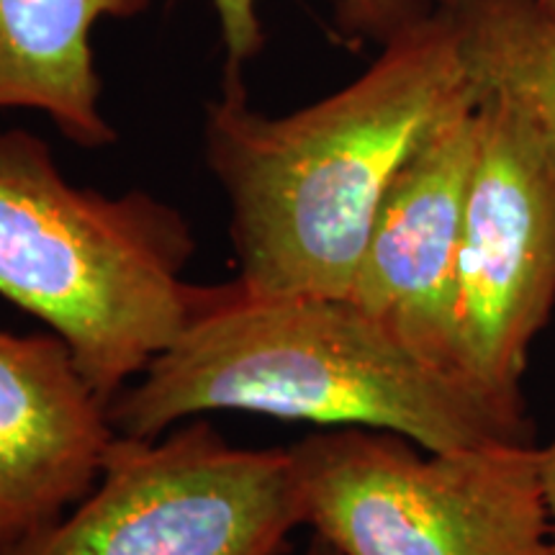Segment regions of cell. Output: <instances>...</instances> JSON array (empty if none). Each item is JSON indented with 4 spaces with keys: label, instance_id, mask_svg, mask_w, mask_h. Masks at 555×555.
<instances>
[{
    "label": "cell",
    "instance_id": "1",
    "mask_svg": "<svg viewBox=\"0 0 555 555\" xmlns=\"http://www.w3.org/2000/svg\"><path fill=\"white\" fill-rule=\"evenodd\" d=\"M470 93L440 13L380 47L356 80L291 114L249 103L245 78L204 111V159L229 204L237 278L266 296H350L401 165Z\"/></svg>",
    "mask_w": 555,
    "mask_h": 555
},
{
    "label": "cell",
    "instance_id": "2",
    "mask_svg": "<svg viewBox=\"0 0 555 555\" xmlns=\"http://www.w3.org/2000/svg\"><path fill=\"white\" fill-rule=\"evenodd\" d=\"M219 412L367 427L427 450L530 442L525 414L422 356L352 298L201 286L176 339L108 404L116 435L157 437Z\"/></svg>",
    "mask_w": 555,
    "mask_h": 555
},
{
    "label": "cell",
    "instance_id": "3",
    "mask_svg": "<svg viewBox=\"0 0 555 555\" xmlns=\"http://www.w3.org/2000/svg\"><path fill=\"white\" fill-rule=\"evenodd\" d=\"M193 255L178 206L69 183L44 139L0 129V296L65 339L106 404L191 319Z\"/></svg>",
    "mask_w": 555,
    "mask_h": 555
},
{
    "label": "cell",
    "instance_id": "4",
    "mask_svg": "<svg viewBox=\"0 0 555 555\" xmlns=\"http://www.w3.org/2000/svg\"><path fill=\"white\" fill-rule=\"evenodd\" d=\"M291 453L304 527L339 555H555L532 442L427 450L327 427Z\"/></svg>",
    "mask_w": 555,
    "mask_h": 555
},
{
    "label": "cell",
    "instance_id": "5",
    "mask_svg": "<svg viewBox=\"0 0 555 555\" xmlns=\"http://www.w3.org/2000/svg\"><path fill=\"white\" fill-rule=\"evenodd\" d=\"M304 527L291 448L229 446L208 416L116 435L93 489L0 555H278Z\"/></svg>",
    "mask_w": 555,
    "mask_h": 555
},
{
    "label": "cell",
    "instance_id": "6",
    "mask_svg": "<svg viewBox=\"0 0 555 555\" xmlns=\"http://www.w3.org/2000/svg\"><path fill=\"white\" fill-rule=\"evenodd\" d=\"M478 150L455 260V365L525 414L519 380L555 307V159L522 111L476 99Z\"/></svg>",
    "mask_w": 555,
    "mask_h": 555
},
{
    "label": "cell",
    "instance_id": "7",
    "mask_svg": "<svg viewBox=\"0 0 555 555\" xmlns=\"http://www.w3.org/2000/svg\"><path fill=\"white\" fill-rule=\"evenodd\" d=\"M476 150L478 108L468 93L435 121L388 185L347 296L455 373V260Z\"/></svg>",
    "mask_w": 555,
    "mask_h": 555
},
{
    "label": "cell",
    "instance_id": "8",
    "mask_svg": "<svg viewBox=\"0 0 555 555\" xmlns=\"http://www.w3.org/2000/svg\"><path fill=\"white\" fill-rule=\"evenodd\" d=\"M114 437L65 339L0 327V553L93 489Z\"/></svg>",
    "mask_w": 555,
    "mask_h": 555
},
{
    "label": "cell",
    "instance_id": "9",
    "mask_svg": "<svg viewBox=\"0 0 555 555\" xmlns=\"http://www.w3.org/2000/svg\"><path fill=\"white\" fill-rule=\"evenodd\" d=\"M152 0H0V111H39L80 150L119 131L103 114L93 29L142 16Z\"/></svg>",
    "mask_w": 555,
    "mask_h": 555
},
{
    "label": "cell",
    "instance_id": "10",
    "mask_svg": "<svg viewBox=\"0 0 555 555\" xmlns=\"http://www.w3.org/2000/svg\"><path fill=\"white\" fill-rule=\"evenodd\" d=\"M474 99L522 111L555 159V13L540 0H437Z\"/></svg>",
    "mask_w": 555,
    "mask_h": 555
},
{
    "label": "cell",
    "instance_id": "11",
    "mask_svg": "<svg viewBox=\"0 0 555 555\" xmlns=\"http://www.w3.org/2000/svg\"><path fill=\"white\" fill-rule=\"evenodd\" d=\"M217 13L227 67L245 73V67L266 50V26L260 0H211ZM437 0H335V26L339 37L360 44L384 47L386 41L429 18Z\"/></svg>",
    "mask_w": 555,
    "mask_h": 555
},
{
    "label": "cell",
    "instance_id": "12",
    "mask_svg": "<svg viewBox=\"0 0 555 555\" xmlns=\"http://www.w3.org/2000/svg\"><path fill=\"white\" fill-rule=\"evenodd\" d=\"M540 461V486H543V499L547 517H551V530H553V543H555V440L551 446L538 450Z\"/></svg>",
    "mask_w": 555,
    "mask_h": 555
},
{
    "label": "cell",
    "instance_id": "13",
    "mask_svg": "<svg viewBox=\"0 0 555 555\" xmlns=\"http://www.w3.org/2000/svg\"><path fill=\"white\" fill-rule=\"evenodd\" d=\"M301 555H339L335 547H332L327 540H322V538H317V535H311V540H309V545L304 547V553Z\"/></svg>",
    "mask_w": 555,
    "mask_h": 555
},
{
    "label": "cell",
    "instance_id": "14",
    "mask_svg": "<svg viewBox=\"0 0 555 555\" xmlns=\"http://www.w3.org/2000/svg\"><path fill=\"white\" fill-rule=\"evenodd\" d=\"M540 3H543L547 11H553V13H555V0H540Z\"/></svg>",
    "mask_w": 555,
    "mask_h": 555
}]
</instances>
